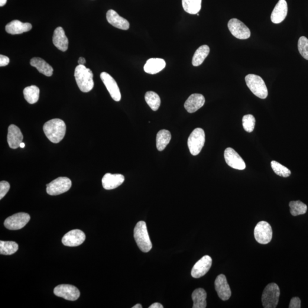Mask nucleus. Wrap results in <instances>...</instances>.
Wrapping results in <instances>:
<instances>
[{
	"label": "nucleus",
	"mask_w": 308,
	"mask_h": 308,
	"mask_svg": "<svg viewBox=\"0 0 308 308\" xmlns=\"http://www.w3.org/2000/svg\"><path fill=\"white\" fill-rule=\"evenodd\" d=\"M30 64L31 66L36 68L39 72L47 77L53 75V69L46 61L40 57L32 58Z\"/></svg>",
	"instance_id": "25"
},
{
	"label": "nucleus",
	"mask_w": 308,
	"mask_h": 308,
	"mask_svg": "<svg viewBox=\"0 0 308 308\" xmlns=\"http://www.w3.org/2000/svg\"><path fill=\"white\" fill-rule=\"evenodd\" d=\"M25 146V145L24 143L22 142L21 145H20V146H19V147H20L21 148H24Z\"/></svg>",
	"instance_id": "44"
},
{
	"label": "nucleus",
	"mask_w": 308,
	"mask_h": 308,
	"mask_svg": "<svg viewBox=\"0 0 308 308\" xmlns=\"http://www.w3.org/2000/svg\"><path fill=\"white\" fill-rule=\"evenodd\" d=\"M228 27L233 36L240 40H246L251 36V31L249 29L237 18L230 19Z\"/></svg>",
	"instance_id": "9"
},
{
	"label": "nucleus",
	"mask_w": 308,
	"mask_h": 308,
	"mask_svg": "<svg viewBox=\"0 0 308 308\" xmlns=\"http://www.w3.org/2000/svg\"><path fill=\"white\" fill-rule=\"evenodd\" d=\"M134 236L136 243L141 251L148 252L152 248V243L149 237L146 224L144 221L139 222L135 227Z\"/></svg>",
	"instance_id": "3"
},
{
	"label": "nucleus",
	"mask_w": 308,
	"mask_h": 308,
	"mask_svg": "<svg viewBox=\"0 0 308 308\" xmlns=\"http://www.w3.org/2000/svg\"><path fill=\"white\" fill-rule=\"evenodd\" d=\"M182 6L188 14L196 15L202 8V0H182Z\"/></svg>",
	"instance_id": "30"
},
{
	"label": "nucleus",
	"mask_w": 308,
	"mask_h": 308,
	"mask_svg": "<svg viewBox=\"0 0 308 308\" xmlns=\"http://www.w3.org/2000/svg\"><path fill=\"white\" fill-rule=\"evenodd\" d=\"M210 51V48L206 45H202L197 49L193 58V65L199 66L202 65L207 57L209 56Z\"/></svg>",
	"instance_id": "27"
},
{
	"label": "nucleus",
	"mask_w": 308,
	"mask_h": 308,
	"mask_svg": "<svg viewBox=\"0 0 308 308\" xmlns=\"http://www.w3.org/2000/svg\"><path fill=\"white\" fill-rule=\"evenodd\" d=\"M280 294V288L276 284H269L262 294V306L264 308H275L277 306Z\"/></svg>",
	"instance_id": "5"
},
{
	"label": "nucleus",
	"mask_w": 308,
	"mask_h": 308,
	"mask_svg": "<svg viewBox=\"0 0 308 308\" xmlns=\"http://www.w3.org/2000/svg\"><path fill=\"white\" fill-rule=\"evenodd\" d=\"M54 293L57 296L69 301H76L80 296V292L76 287L69 284L58 285L54 288Z\"/></svg>",
	"instance_id": "11"
},
{
	"label": "nucleus",
	"mask_w": 308,
	"mask_h": 308,
	"mask_svg": "<svg viewBox=\"0 0 308 308\" xmlns=\"http://www.w3.org/2000/svg\"><path fill=\"white\" fill-rule=\"evenodd\" d=\"M146 102L153 111H157L161 105V98L158 94L154 92H147L145 95Z\"/></svg>",
	"instance_id": "31"
},
{
	"label": "nucleus",
	"mask_w": 308,
	"mask_h": 308,
	"mask_svg": "<svg viewBox=\"0 0 308 308\" xmlns=\"http://www.w3.org/2000/svg\"><path fill=\"white\" fill-rule=\"evenodd\" d=\"M166 65V62L162 58H150L145 65L144 70L148 74H157L164 69Z\"/></svg>",
	"instance_id": "24"
},
{
	"label": "nucleus",
	"mask_w": 308,
	"mask_h": 308,
	"mask_svg": "<svg viewBox=\"0 0 308 308\" xmlns=\"http://www.w3.org/2000/svg\"><path fill=\"white\" fill-rule=\"evenodd\" d=\"M10 60L7 56L1 55L0 56V66L3 67L8 65L9 64Z\"/></svg>",
	"instance_id": "39"
},
{
	"label": "nucleus",
	"mask_w": 308,
	"mask_h": 308,
	"mask_svg": "<svg viewBox=\"0 0 308 308\" xmlns=\"http://www.w3.org/2000/svg\"><path fill=\"white\" fill-rule=\"evenodd\" d=\"M132 308H142V306H141V304H136L135 306L132 307Z\"/></svg>",
	"instance_id": "43"
},
{
	"label": "nucleus",
	"mask_w": 308,
	"mask_h": 308,
	"mask_svg": "<svg viewBox=\"0 0 308 308\" xmlns=\"http://www.w3.org/2000/svg\"><path fill=\"white\" fill-rule=\"evenodd\" d=\"M243 128L246 132H251L254 131L255 127L256 120L254 116L251 114L245 115L243 116Z\"/></svg>",
	"instance_id": "35"
},
{
	"label": "nucleus",
	"mask_w": 308,
	"mask_h": 308,
	"mask_svg": "<svg viewBox=\"0 0 308 308\" xmlns=\"http://www.w3.org/2000/svg\"><path fill=\"white\" fill-rule=\"evenodd\" d=\"M78 63H79V65H85V64H86V60L85 59V58L83 57H80L79 61H78Z\"/></svg>",
	"instance_id": "41"
},
{
	"label": "nucleus",
	"mask_w": 308,
	"mask_h": 308,
	"mask_svg": "<svg viewBox=\"0 0 308 308\" xmlns=\"http://www.w3.org/2000/svg\"><path fill=\"white\" fill-rule=\"evenodd\" d=\"M171 139V134L169 131L166 130H162L158 132L157 135V148L159 151L164 150L167 146L169 144Z\"/></svg>",
	"instance_id": "28"
},
{
	"label": "nucleus",
	"mask_w": 308,
	"mask_h": 308,
	"mask_svg": "<svg viewBox=\"0 0 308 308\" xmlns=\"http://www.w3.org/2000/svg\"><path fill=\"white\" fill-rule=\"evenodd\" d=\"M288 14V4L285 0H279L272 11L271 19L273 23L277 24L283 22Z\"/></svg>",
	"instance_id": "17"
},
{
	"label": "nucleus",
	"mask_w": 308,
	"mask_h": 308,
	"mask_svg": "<svg viewBox=\"0 0 308 308\" xmlns=\"http://www.w3.org/2000/svg\"><path fill=\"white\" fill-rule=\"evenodd\" d=\"M31 219L28 213L19 212L9 216L4 222V226L10 230L20 229L27 225Z\"/></svg>",
	"instance_id": "10"
},
{
	"label": "nucleus",
	"mask_w": 308,
	"mask_h": 308,
	"mask_svg": "<svg viewBox=\"0 0 308 308\" xmlns=\"http://www.w3.org/2000/svg\"><path fill=\"white\" fill-rule=\"evenodd\" d=\"M10 189V184L8 181H1L0 182V199H2Z\"/></svg>",
	"instance_id": "37"
},
{
	"label": "nucleus",
	"mask_w": 308,
	"mask_h": 308,
	"mask_svg": "<svg viewBox=\"0 0 308 308\" xmlns=\"http://www.w3.org/2000/svg\"><path fill=\"white\" fill-rule=\"evenodd\" d=\"M205 144V132L201 128H196L188 139L187 145L191 154L196 156L202 151Z\"/></svg>",
	"instance_id": "6"
},
{
	"label": "nucleus",
	"mask_w": 308,
	"mask_h": 308,
	"mask_svg": "<svg viewBox=\"0 0 308 308\" xmlns=\"http://www.w3.org/2000/svg\"><path fill=\"white\" fill-rule=\"evenodd\" d=\"M74 77L78 86L83 93H88L95 86L92 71L85 65H78L74 71Z\"/></svg>",
	"instance_id": "2"
},
{
	"label": "nucleus",
	"mask_w": 308,
	"mask_h": 308,
	"mask_svg": "<svg viewBox=\"0 0 308 308\" xmlns=\"http://www.w3.org/2000/svg\"><path fill=\"white\" fill-rule=\"evenodd\" d=\"M18 249V245L15 242L0 241V254L4 255L14 254Z\"/></svg>",
	"instance_id": "33"
},
{
	"label": "nucleus",
	"mask_w": 308,
	"mask_h": 308,
	"mask_svg": "<svg viewBox=\"0 0 308 308\" xmlns=\"http://www.w3.org/2000/svg\"><path fill=\"white\" fill-rule=\"evenodd\" d=\"M205 98L200 94H193L191 95L184 103V108L187 112L194 113L196 112L204 106L205 103Z\"/></svg>",
	"instance_id": "21"
},
{
	"label": "nucleus",
	"mask_w": 308,
	"mask_h": 308,
	"mask_svg": "<svg viewBox=\"0 0 308 308\" xmlns=\"http://www.w3.org/2000/svg\"><path fill=\"white\" fill-rule=\"evenodd\" d=\"M106 18L109 24L122 30H128L130 24L127 19L120 16L114 10L110 9L107 12Z\"/></svg>",
	"instance_id": "20"
},
{
	"label": "nucleus",
	"mask_w": 308,
	"mask_h": 308,
	"mask_svg": "<svg viewBox=\"0 0 308 308\" xmlns=\"http://www.w3.org/2000/svg\"><path fill=\"white\" fill-rule=\"evenodd\" d=\"M215 287L220 299L227 301L231 296V291L225 275L221 274L216 277Z\"/></svg>",
	"instance_id": "16"
},
{
	"label": "nucleus",
	"mask_w": 308,
	"mask_h": 308,
	"mask_svg": "<svg viewBox=\"0 0 308 308\" xmlns=\"http://www.w3.org/2000/svg\"><path fill=\"white\" fill-rule=\"evenodd\" d=\"M40 89L36 86L32 85L25 87L24 96L26 100L30 104H34L40 98Z\"/></svg>",
	"instance_id": "29"
},
{
	"label": "nucleus",
	"mask_w": 308,
	"mask_h": 308,
	"mask_svg": "<svg viewBox=\"0 0 308 308\" xmlns=\"http://www.w3.org/2000/svg\"><path fill=\"white\" fill-rule=\"evenodd\" d=\"M225 159L229 166L239 170H244L246 165L244 160L237 152L232 148H227L225 151Z\"/></svg>",
	"instance_id": "13"
},
{
	"label": "nucleus",
	"mask_w": 308,
	"mask_h": 308,
	"mask_svg": "<svg viewBox=\"0 0 308 308\" xmlns=\"http://www.w3.org/2000/svg\"><path fill=\"white\" fill-rule=\"evenodd\" d=\"M100 77L108 89L112 98L115 101H120V100L121 99V94L115 80L106 72H102L100 74Z\"/></svg>",
	"instance_id": "12"
},
{
	"label": "nucleus",
	"mask_w": 308,
	"mask_h": 308,
	"mask_svg": "<svg viewBox=\"0 0 308 308\" xmlns=\"http://www.w3.org/2000/svg\"><path fill=\"white\" fill-rule=\"evenodd\" d=\"M290 308H301V300L299 297H295L291 299Z\"/></svg>",
	"instance_id": "38"
},
{
	"label": "nucleus",
	"mask_w": 308,
	"mask_h": 308,
	"mask_svg": "<svg viewBox=\"0 0 308 308\" xmlns=\"http://www.w3.org/2000/svg\"><path fill=\"white\" fill-rule=\"evenodd\" d=\"M271 164L272 170L277 176L284 178L289 177L291 176V171L278 162L273 161L271 162Z\"/></svg>",
	"instance_id": "34"
},
{
	"label": "nucleus",
	"mask_w": 308,
	"mask_h": 308,
	"mask_svg": "<svg viewBox=\"0 0 308 308\" xmlns=\"http://www.w3.org/2000/svg\"><path fill=\"white\" fill-rule=\"evenodd\" d=\"M298 49L301 56L308 60V39L307 37L302 36L299 38L298 41Z\"/></svg>",
	"instance_id": "36"
},
{
	"label": "nucleus",
	"mask_w": 308,
	"mask_h": 308,
	"mask_svg": "<svg viewBox=\"0 0 308 308\" xmlns=\"http://www.w3.org/2000/svg\"><path fill=\"white\" fill-rule=\"evenodd\" d=\"M289 206L290 212L293 216L304 215L307 211V206L300 200L291 201Z\"/></svg>",
	"instance_id": "32"
},
{
	"label": "nucleus",
	"mask_w": 308,
	"mask_h": 308,
	"mask_svg": "<svg viewBox=\"0 0 308 308\" xmlns=\"http://www.w3.org/2000/svg\"><path fill=\"white\" fill-rule=\"evenodd\" d=\"M23 135L17 126L11 125L8 128L7 141L9 147L12 149L18 148L23 141Z\"/></svg>",
	"instance_id": "18"
},
{
	"label": "nucleus",
	"mask_w": 308,
	"mask_h": 308,
	"mask_svg": "<svg viewBox=\"0 0 308 308\" xmlns=\"http://www.w3.org/2000/svg\"><path fill=\"white\" fill-rule=\"evenodd\" d=\"M272 229L271 225L267 222H259L254 229L256 241L261 244H267L271 242L272 239Z\"/></svg>",
	"instance_id": "8"
},
{
	"label": "nucleus",
	"mask_w": 308,
	"mask_h": 308,
	"mask_svg": "<svg viewBox=\"0 0 308 308\" xmlns=\"http://www.w3.org/2000/svg\"><path fill=\"white\" fill-rule=\"evenodd\" d=\"M6 2H7V0H0V6L2 7V6H4Z\"/></svg>",
	"instance_id": "42"
},
{
	"label": "nucleus",
	"mask_w": 308,
	"mask_h": 308,
	"mask_svg": "<svg viewBox=\"0 0 308 308\" xmlns=\"http://www.w3.org/2000/svg\"><path fill=\"white\" fill-rule=\"evenodd\" d=\"M53 43L54 46L61 51L64 52L67 50L69 41L63 28L60 27L55 29Z\"/></svg>",
	"instance_id": "23"
},
{
	"label": "nucleus",
	"mask_w": 308,
	"mask_h": 308,
	"mask_svg": "<svg viewBox=\"0 0 308 308\" xmlns=\"http://www.w3.org/2000/svg\"><path fill=\"white\" fill-rule=\"evenodd\" d=\"M85 239V233L80 229H73L64 235L62 242L67 246H77L82 244Z\"/></svg>",
	"instance_id": "15"
},
{
	"label": "nucleus",
	"mask_w": 308,
	"mask_h": 308,
	"mask_svg": "<svg viewBox=\"0 0 308 308\" xmlns=\"http://www.w3.org/2000/svg\"><path fill=\"white\" fill-rule=\"evenodd\" d=\"M32 25L28 22L23 23L19 20H14L10 22L5 27V31L11 34H19L30 31Z\"/></svg>",
	"instance_id": "22"
},
{
	"label": "nucleus",
	"mask_w": 308,
	"mask_h": 308,
	"mask_svg": "<svg viewBox=\"0 0 308 308\" xmlns=\"http://www.w3.org/2000/svg\"><path fill=\"white\" fill-rule=\"evenodd\" d=\"M149 308H163V306L160 303H155L149 307Z\"/></svg>",
	"instance_id": "40"
},
{
	"label": "nucleus",
	"mask_w": 308,
	"mask_h": 308,
	"mask_svg": "<svg viewBox=\"0 0 308 308\" xmlns=\"http://www.w3.org/2000/svg\"><path fill=\"white\" fill-rule=\"evenodd\" d=\"M245 82L248 88L254 95L261 99H265L268 95L267 86L260 76L255 74H248L245 78Z\"/></svg>",
	"instance_id": "4"
},
{
	"label": "nucleus",
	"mask_w": 308,
	"mask_h": 308,
	"mask_svg": "<svg viewBox=\"0 0 308 308\" xmlns=\"http://www.w3.org/2000/svg\"><path fill=\"white\" fill-rule=\"evenodd\" d=\"M43 130L49 140L54 144H58L65 135L66 126L63 120L53 119L45 123Z\"/></svg>",
	"instance_id": "1"
},
{
	"label": "nucleus",
	"mask_w": 308,
	"mask_h": 308,
	"mask_svg": "<svg viewBox=\"0 0 308 308\" xmlns=\"http://www.w3.org/2000/svg\"><path fill=\"white\" fill-rule=\"evenodd\" d=\"M72 185L71 180L67 177H59L47 184V192L51 196L58 195L67 192Z\"/></svg>",
	"instance_id": "7"
},
{
	"label": "nucleus",
	"mask_w": 308,
	"mask_h": 308,
	"mask_svg": "<svg viewBox=\"0 0 308 308\" xmlns=\"http://www.w3.org/2000/svg\"><path fill=\"white\" fill-rule=\"evenodd\" d=\"M207 293L203 288H198L193 292L192 299L193 308H205L207 307Z\"/></svg>",
	"instance_id": "26"
},
{
	"label": "nucleus",
	"mask_w": 308,
	"mask_h": 308,
	"mask_svg": "<svg viewBox=\"0 0 308 308\" xmlns=\"http://www.w3.org/2000/svg\"><path fill=\"white\" fill-rule=\"evenodd\" d=\"M212 263V260L210 256H204L194 265L191 271V276L195 278L203 276L209 271Z\"/></svg>",
	"instance_id": "14"
},
{
	"label": "nucleus",
	"mask_w": 308,
	"mask_h": 308,
	"mask_svg": "<svg viewBox=\"0 0 308 308\" xmlns=\"http://www.w3.org/2000/svg\"><path fill=\"white\" fill-rule=\"evenodd\" d=\"M124 181L125 177L122 174L107 173L103 176L102 182L105 190H110L121 186Z\"/></svg>",
	"instance_id": "19"
}]
</instances>
